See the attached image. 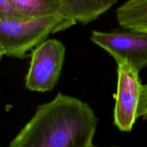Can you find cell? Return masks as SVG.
I'll use <instances>...</instances> for the list:
<instances>
[{
    "label": "cell",
    "instance_id": "cell-6",
    "mask_svg": "<svg viewBox=\"0 0 147 147\" xmlns=\"http://www.w3.org/2000/svg\"><path fill=\"white\" fill-rule=\"evenodd\" d=\"M116 3V0H62L65 17L88 24L96 20Z\"/></svg>",
    "mask_w": 147,
    "mask_h": 147
},
{
    "label": "cell",
    "instance_id": "cell-3",
    "mask_svg": "<svg viewBox=\"0 0 147 147\" xmlns=\"http://www.w3.org/2000/svg\"><path fill=\"white\" fill-rule=\"evenodd\" d=\"M65 55V47L55 39L46 40L34 49L26 76V88L32 91H50L57 83Z\"/></svg>",
    "mask_w": 147,
    "mask_h": 147
},
{
    "label": "cell",
    "instance_id": "cell-2",
    "mask_svg": "<svg viewBox=\"0 0 147 147\" xmlns=\"http://www.w3.org/2000/svg\"><path fill=\"white\" fill-rule=\"evenodd\" d=\"M76 22L62 15L0 20V45L9 57L24 58L50 34L70 28Z\"/></svg>",
    "mask_w": 147,
    "mask_h": 147
},
{
    "label": "cell",
    "instance_id": "cell-5",
    "mask_svg": "<svg viewBox=\"0 0 147 147\" xmlns=\"http://www.w3.org/2000/svg\"><path fill=\"white\" fill-rule=\"evenodd\" d=\"M117 92L113 113L114 125L121 131L132 130L138 119L137 110L142 84L139 71L126 61L119 63Z\"/></svg>",
    "mask_w": 147,
    "mask_h": 147
},
{
    "label": "cell",
    "instance_id": "cell-1",
    "mask_svg": "<svg viewBox=\"0 0 147 147\" xmlns=\"http://www.w3.org/2000/svg\"><path fill=\"white\" fill-rule=\"evenodd\" d=\"M97 124L87 103L60 93L37 107L7 147H91Z\"/></svg>",
    "mask_w": 147,
    "mask_h": 147
},
{
    "label": "cell",
    "instance_id": "cell-9",
    "mask_svg": "<svg viewBox=\"0 0 147 147\" xmlns=\"http://www.w3.org/2000/svg\"><path fill=\"white\" fill-rule=\"evenodd\" d=\"M9 18H24V17H23L21 14L16 11L9 0H0V20Z\"/></svg>",
    "mask_w": 147,
    "mask_h": 147
},
{
    "label": "cell",
    "instance_id": "cell-4",
    "mask_svg": "<svg viewBox=\"0 0 147 147\" xmlns=\"http://www.w3.org/2000/svg\"><path fill=\"white\" fill-rule=\"evenodd\" d=\"M90 40L109 53L117 64L126 61L140 71L147 66V32L93 31Z\"/></svg>",
    "mask_w": 147,
    "mask_h": 147
},
{
    "label": "cell",
    "instance_id": "cell-7",
    "mask_svg": "<svg viewBox=\"0 0 147 147\" xmlns=\"http://www.w3.org/2000/svg\"><path fill=\"white\" fill-rule=\"evenodd\" d=\"M116 17L126 30L147 32V0H128L118 8Z\"/></svg>",
    "mask_w": 147,
    "mask_h": 147
},
{
    "label": "cell",
    "instance_id": "cell-12",
    "mask_svg": "<svg viewBox=\"0 0 147 147\" xmlns=\"http://www.w3.org/2000/svg\"><path fill=\"white\" fill-rule=\"evenodd\" d=\"M91 147H99V146H94V145H93ZM109 147H119V146H109Z\"/></svg>",
    "mask_w": 147,
    "mask_h": 147
},
{
    "label": "cell",
    "instance_id": "cell-11",
    "mask_svg": "<svg viewBox=\"0 0 147 147\" xmlns=\"http://www.w3.org/2000/svg\"><path fill=\"white\" fill-rule=\"evenodd\" d=\"M4 55H5V52H4V49L1 47V46L0 45V60H1V58Z\"/></svg>",
    "mask_w": 147,
    "mask_h": 147
},
{
    "label": "cell",
    "instance_id": "cell-10",
    "mask_svg": "<svg viewBox=\"0 0 147 147\" xmlns=\"http://www.w3.org/2000/svg\"><path fill=\"white\" fill-rule=\"evenodd\" d=\"M137 116L138 118L142 117L144 119H147V83L142 85L141 89Z\"/></svg>",
    "mask_w": 147,
    "mask_h": 147
},
{
    "label": "cell",
    "instance_id": "cell-8",
    "mask_svg": "<svg viewBox=\"0 0 147 147\" xmlns=\"http://www.w3.org/2000/svg\"><path fill=\"white\" fill-rule=\"evenodd\" d=\"M16 11L24 18L63 15L62 0H9ZM65 17V16H64Z\"/></svg>",
    "mask_w": 147,
    "mask_h": 147
}]
</instances>
